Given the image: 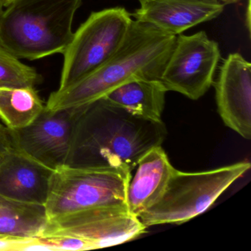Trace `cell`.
I'll use <instances>...</instances> for the list:
<instances>
[{
	"mask_svg": "<svg viewBox=\"0 0 251 251\" xmlns=\"http://www.w3.org/2000/svg\"><path fill=\"white\" fill-rule=\"evenodd\" d=\"M167 133L163 121L139 118L102 98L83 106L66 165L118 167L132 173L148 151L162 145Z\"/></svg>",
	"mask_w": 251,
	"mask_h": 251,
	"instance_id": "cell-1",
	"label": "cell"
},
{
	"mask_svg": "<svg viewBox=\"0 0 251 251\" xmlns=\"http://www.w3.org/2000/svg\"><path fill=\"white\" fill-rule=\"evenodd\" d=\"M176 36L148 23L132 20L113 56L93 73L51 93L45 108L51 111L79 108L104 98L130 80H160Z\"/></svg>",
	"mask_w": 251,
	"mask_h": 251,
	"instance_id": "cell-2",
	"label": "cell"
},
{
	"mask_svg": "<svg viewBox=\"0 0 251 251\" xmlns=\"http://www.w3.org/2000/svg\"><path fill=\"white\" fill-rule=\"evenodd\" d=\"M83 0H17L0 20V45L20 59L63 54Z\"/></svg>",
	"mask_w": 251,
	"mask_h": 251,
	"instance_id": "cell-3",
	"label": "cell"
},
{
	"mask_svg": "<svg viewBox=\"0 0 251 251\" xmlns=\"http://www.w3.org/2000/svg\"><path fill=\"white\" fill-rule=\"evenodd\" d=\"M251 166L248 161H240L198 173L176 169L159 201L142 213L139 220L147 227L186 223L208 210Z\"/></svg>",
	"mask_w": 251,
	"mask_h": 251,
	"instance_id": "cell-4",
	"label": "cell"
},
{
	"mask_svg": "<svg viewBox=\"0 0 251 251\" xmlns=\"http://www.w3.org/2000/svg\"><path fill=\"white\" fill-rule=\"evenodd\" d=\"M131 176L118 167L64 165L56 169L45 205L48 221L94 207L126 205Z\"/></svg>",
	"mask_w": 251,
	"mask_h": 251,
	"instance_id": "cell-5",
	"label": "cell"
},
{
	"mask_svg": "<svg viewBox=\"0 0 251 251\" xmlns=\"http://www.w3.org/2000/svg\"><path fill=\"white\" fill-rule=\"evenodd\" d=\"M123 7L92 12L73 33L64 51L60 86L62 89L93 73L117 52L132 22Z\"/></svg>",
	"mask_w": 251,
	"mask_h": 251,
	"instance_id": "cell-6",
	"label": "cell"
},
{
	"mask_svg": "<svg viewBox=\"0 0 251 251\" xmlns=\"http://www.w3.org/2000/svg\"><path fill=\"white\" fill-rule=\"evenodd\" d=\"M148 227L127 205L94 207L48 221L38 238L71 236L86 242L91 250L115 246L133 240Z\"/></svg>",
	"mask_w": 251,
	"mask_h": 251,
	"instance_id": "cell-7",
	"label": "cell"
},
{
	"mask_svg": "<svg viewBox=\"0 0 251 251\" xmlns=\"http://www.w3.org/2000/svg\"><path fill=\"white\" fill-rule=\"evenodd\" d=\"M220 60L218 44L203 31L176 36L174 48L161 80L167 92H178L189 99L202 98L214 83Z\"/></svg>",
	"mask_w": 251,
	"mask_h": 251,
	"instance_id": "cell-8",
	"label": "cell"
},
{
	"mask_svg": "<svg viewBox=\"0 0 251 251\" xmlns=\"http://www.w3.org/2000/svg\"><path fill=\"white\" fill-rule=\"evenodd\" d=\"M83 108L58 111L45 108L27 127L10 129L14 148L51 170L66 165L75 125Z\"/></svg>",
	"mask_w": 251,
	"mask_h": 251,
	"instance_id": "cell-9",
	"label": "cell"
},
{
	"mask_svg": "<svg viewBox=\"0 0 251 251\" xmlns=\"http://www.w3.org/2000/svg\"><path fill=\"white\" fill-rule=\"evenodd\" d=\"M217 111L226 126L251 138V64L241 54L223 61L215 83Z\"/></svg>",
	"mask_w": 251,
	"mask_h": 251,
	"instance_id": "cell-10",
	"label": "cell"
},
{
	"mask_svg": "<svg viewBox=\"0 0 251 251\" xmlns=\"http://www.w3.org/2000/svg\"><path fill=\"white\" fill-rule=\"evenodd\" d=\"M132 14L135 20L174 36L211 21L224 10L221 0H145Z\"/></svg>",
	"mask_w": 251,
	"mask_h": 251,
	"instance_id": "cell-11",
	"label": "cell"
},
{
	"mask_svg": "<svg viewBox=\"0 0 251 251\" xmlns=\"http://www.w3.org/2000/svg\"><path fill=\"white\" fill-rule=\"evenodd\" d=\"M53 171L14 148L0 165V195L45 205Z\"/></svg>",
	"mask_w": 251,
	"mask_h": 251,
	"instance_id": "cell-12",
	"label": "cell"
},
{
	"mask_svg": "<svg viewBox=\"0 0 251 251\" xmlns=\"http://www.w3.org/2000/svg\"><path fill=\"white\" fill-rule=\"evenodd\" d=\"M126 192V205L130 214L139 217L162 196L176 169L161 145L148 151L138 162Z\"/></svg>",
	"mask_w": 251,
	"mask_h": 251,
	"instance_id": "cell-13",
	"label": "cell"
},
{
	"mask_svg": "<svg viewBox=\"0 0 251 251\" xmlns=\"http://www.w3.org/2000/svg\"><path fill=\"white\" fill-rule=\"evenodd\" d=\"M167 92L161 80L135 79L116 88L104 98L133 116L161 122Z\"/></svg>",
	"mask_w": 251,
	"mask_h": 251,
	"instance_id": "cell-14",
	"label": "cell"
},
{
	"mask_svg": "<svg viewBox=\"0 0 251 251\" xmlns=\"http://www.w3.org/2000/svg\"><path fill=\"white\" fill-rule=\"evenodd\" d=\"M48 223L45 205L19 202L0 195V238H38Z\"/></svg>",
	"mask_w": 251,
	"mask_h": 251,
	"instance_id": "cell-15",
	"label": "cell"
},
{
	"mask_svg": "<svg viewBox=\"0 0 251 251\" xmlns=\"http://www.w3.org/2000/svg\"><path fill=\"white\" fill-rule=\"evenodd\" d=\"M45 108L35 87L0 86V119L11 130L27 127Z\"/></svg>",
	"mask_w": 251,
	"mask_h": 251,
	"instance_id": "cell-16",
	"label": "cell"
},
{
	"mask_svg": "<svg viewBox=\"0 0 251 251\" xmlns=\"http://www.w3.org/2000/svg\"><path fill=\"white\" fill-rule=\"evenodd\" d=\"M42 82V76L30 66L23 64L0 45V86L35 87Z\"/></svg>",
	"mask_w": 251,
	"mask_h": 251,
	"instance_id": "cell-17",
	"label": "cell"
},
{
	"mask_svg": "<svg viewBox=\"0 0 251 251\" xmlns=\"http://www.w3.org/2000/svg\"><path fill=\"white\" fill-rule=\"evenodd\" d=\"M42 242L50 245L55 251H89V245L79 238L71 236H48L39 238Z\"/></svg>",
	"mask_w": 251,
	"mask_h": 251,
	"instance_id": "cell-18",
	"label": "cell"
},
{
	"mask_svg": "<svg viewBox=\"0 0 251 251\" xmlns=\"http://www.w3.org/2000/svg\"><path fill=\"white\" fill-rule=\"evenodd\" d=\"M14 148L11 130L0 123V165Z\"/></svg>",
	"mask_w": 251,
	"mask_h": 251,
	"instance_id": "cell-19",
	"label": "cell"
},
{
	"mask_svg": "<svg viewBox=\"0 0 251 251\" xmlns=\"http://www.w3.org/2000/svg\"><path fill=\"white\" fill-rule=\"evenodd\" d=\"M248 11H247V26H248V30H251V0H248Z\"/></svg>",
	"mask_w": 251,
	"mask_h": 251,
	"instance_id": "cell-20",
	"label": "cell"
},
{
	"mask_svg": "<svg viewBox=\"0 0 251 251\" xmlns=\"http://www.w3.org/2000/svg\"><path fill=\"white\" fill-rule=\"evenodd\" d=\"M0 1L2 2L3 6L7 8V7L9 6L10 5H11L13 2H15L17 0H0Z\"/></svg>",
	"mask_w": 251,
	"mask_h": 251,
	"instance_id": "cell-21",
	"label": "cell"
},
{
	"mask_svg": "<svg viewBox=\"0 0 251 251\" xmlns=\"http://www.w3.org/2000/svg\"><path fill=\"white\" fill-rule=\"evenodd\" d=\"M239 0H222V2L226 5V4L233 3V2H237Z\"/></svg>",
	"mask_w": 251,
	"mask_h": 251,
	"instance_id": "cell-22",
	"label": "cell"
},
{
	"mask_svg": "<svg viewBox=\"0 0 251 251\" xmlns=\"http://www.w3.org/2000/svg\"><path fill=\"white\" fill-rule=\"evenodd\" d=\"M4 8H5V7L3 6L2 2L0 1V20H1V18H2V14H3Z\"/></svg>",
	"mask_w": 251,
	"mask_h": 251,
	"instance_id": "cell-23",
	"label": "cell"
},
{
	"mask_svg": "<svg viewBox=\"0 0 251 251\" xmlns=\"http://www.w3.org/2000/svg\"><path fill=\"white\" fill-rule=\"evenodd\" d=\"M144 1H145V0H139V3H141V2H144ZM222 1V0H221Z\"/></svg>",
	"mask_w": 251,
	"mask_h": 251,
	"instance_id": "cell-24",
	"label": "cell"
}]
</instances>
